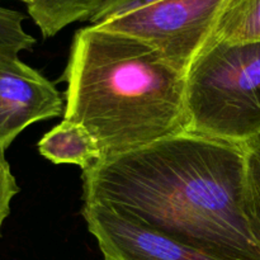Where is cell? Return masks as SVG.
I'll return each instance as SVG.
<instances>
[{
  "instance_id": "15",
  "label": "cell",
  "mask_w": 260,
  "mask_h": 260,
  "mask_svg": "<svg viewBox=\"0 0 260 260\" xmlns=\"http://www.w3.org/2000/svg\"><path fill=\"white\" fill-rule=\"evenodd\" d=\"M19 2H23V3H24V4H25V5H29V4H30V3H32V2H33V0H19Z\"/></svg>"
},
{
  "instance_id": "11",
  "label": "cell",
  "mask_w": 260,
  "mask_h": 260,
  "mask_svg": "<svg viewBox=\"0 0 260 260\" xmlns=\"http://www.w3.org/2000/svg\"><path fill=\"white\" fill-rule=\"evenodd\" d=\"M24 19L23 13L0 5V58H19L22 51L35 46V37L23 27Z\"/></svg>"
},
{
  "instance_id": "8",
  "label": "cell",
  "mask_w": 260,
  "mask_h": 260,
  "mask_svg": "<svg viewBox=\"0 0 260 260\" xmlns=\"http://www.w3.org/2000/svg\"><path fill=\"white\" fill-rule=\"evenodd\" d=\"M109 0H33L27 5L29 17L43 38H51L76 22H90Z\"/></svg>"
},
{
  "instance_id": "4",
  "label": "cell",
  "mask_w": 260,
  "mask_h": 260,
  "mask_svg": "<svg viewBox=\"0 0 260 260\" xmlns=\"http://www.w3.org/2000/svg\"><path fill=\"white\" fill-rule=\"evenodd\" d=\"M226 0H160L101 23L156 48L175 69L187 74L213 37Z\"/></svg>"
},
{
  "instance_id": "14",
  "label": "cell",
  "mask_w": 260,
  "mask_h": 260,
  "mask_svg": "<svg viewBox=\"0 0 260 260\" xmlns=\"http://www.w3.org/2000/svg\"><path fill=\"white\" fill-rule=\"evenodd\" d=\"M156 2H160V0H131V2L127 3V4L119 10V13L116 15V17H119V15L124 14V13L131 12V10H135V9H139V8H142L145 7V5L152 4V3H156ZM112 19H113V18H112Z\"/></svg>"
},
{
  "instance_id": "2",
  "label": "cell",
  "mask_w": 260,
  "mask_h": 260,
  "mask_svg": "<svg viewBox=\"0 0 260 260\" xmlns=\"http://www.w3.org/2000/svg\"><path fill=\"white\" fill-rule=\"evenodd\" d=\"M63 80V118L95 137L103 160L185 132V74L145 41L81 28Z\"/></svg>"
},
{
  "instance_id": "6",
  "label": "cell",
  "mask_w": 260,
  "mask_h": 260,
  "mask_svg": "<svg viewBox=\"0 0 260 260\" xmlns=\"http://www.w3.org/2000/svg\"><path fill=\"white\" fill-rule=\"evenodd\" d=\"M55 84L19 58H0V147L36 122L62 114Z\"/></svg>"
},
{
  "instance_id": "7",
  "label": "cell",
  "mask_w": 260,
  "mask_h": 260,
  "mask_svg": "<svg viewBox=\"0 0 260 260\" xmlns=\"http://www.w3.org/2000/svg\"><path fill=\"white\" fill-rule=\"evenodd\" d=\"M37 147L40 154L53 164L78 165L83 170L103 160L95 137L84 126L65 118L40 140Z\"/></svg>"
},
{
  "instance_id": "3",
  "label": "cell",
  "mask_w": 260,
  "mask_h": 260,
  "mask_svg": "<svg viewBox=\"0 0 260 260\" xmlns=\"http://www.w3.org/2000/svg\"><path fill=\"white\" fill-rule=\"evenodd\" d=\"M185 132L243 145L260 135V42L211 38L185 74Z\"/></svg>"
},
{
  "instance_id": "12",
  "label": "cell",
  "mask_w": 260,
  "mask_h": 260,
  "mask_svg": "<svg viewBox=\"0 0 260 260\" xmlns=\"http://www.w3.org/2000/svg\"><path fill=\"white\" fill-rule=\"evenodd\" d=\"M18 192L19 187L5 157V150L0 147V236L4 221L10 213V203Z\"/></svg>"
},
{
  "instance_id": "10",
  "label": "cell",
  "mask_w": 260,
  "mask_h": 260,
  "mask_svg": "<svg viewBox=\"0 0 260 260\" xmlns=\"http://www.w3.org/2000/svg\"><path fill=\"white\" fill-rule=\"evenodd\" d=\"M245 152L246 211L249 225L260 250V135L243 144Z\"/></svg>"
},
{
  "instance_id": "1",
  "label": "cell",
  "mask_w": 260,
  "mask_h": 260,
  "mask_svg": "<svg viewBox=\"0 0 260 260\" xmlns=\"http://www.w3.org/2000/svg\"><path fill=\"white\" fill-rule=\"evenodd\" d=\"M83 201L220 260H260L243 145L182 132L83 170Z\"/></svg>"
},
{
  "instance_id": "13",
  "label": "cell",
  "mask_w": 260,
  "mask_h": 260,
  "mask_svg": "<svg viewBox=\"0 0 260 260\" xmlns=\"http://www.w3.org/2000/svg\"><path fill=\"white\" fill-rule=\"evenodd\" d=\"M131 0H109L106 5H104L103 9L90 20L91 24H101V23L107 22V20L112 19V18L116 17L119 13V10L129 3Z\"/></svg>"
},
{
  "instance_id": "9",
  "label": "cell",
  "mask_w": 260,
  "mask_h": 260,
  "mask_svg": "<svg viewBox=\"0 0 260 260\" xmlns=\"http://www.w3.org/2000/svg\"><path fill=\"white\" fill-rule=\"evenodd\" d=\"M213 38L229 43L260 42V0H226Z\"/></svg>"
},
{
  "instance_id": "5",
  "label": "cell",
  "mask_w": 260,
  "mask_h": 260,
  "mask_svg": "<svg viewBox=\"0 0 260 260\" xmlns=\"http://www.w3.org/2000/svg\"><path fill=\"white\" fill-rule=\"evenodd\" d=\"M81 216L103 260H220L101 203L84 202Z\"/></svg>"
}]
</instances>
